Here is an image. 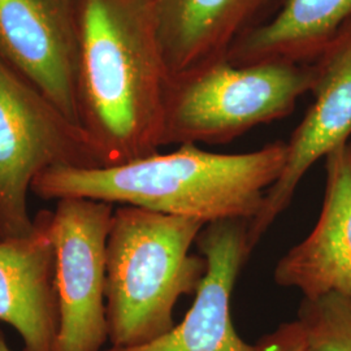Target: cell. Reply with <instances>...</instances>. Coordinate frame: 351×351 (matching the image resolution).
Returning a JSON list of instances; mask_svg holds the SVG:
<instances>
[{
  "mask_svg": "<svg viewBox=\"0 0 351 351\" xmlns=\"http://www.w3.org/2000/svg\"><path fill=\"white\" fill-rule=\"evenodd\" d=\"M0 351H12L7 343V339L4 337V333L1 330V328H0Z\"/></svg>",
  "mask_w": 351,
  "mask_h": 351,
  "instance_id": "obj_16",
  "label": "cell"
},
{
  "mask_svg": "<svg viewBox=\"0 0 351 351\" xmlns=\"http://www.w3.org/2000/svg\"><path fill=\"white\" fill-rule=\"evenodd\" d=\"M256 343L261 351H307L304 330L298 320L280 324Z\"/></svg>",
  "mask_w": 351,
  "mask_h": 351,
  "instance_id": "obj_15",
  "label": "cell"
},
{
  "mask_svg": "<svg viewBox=\"0 0 351 351\" xmlns=\"http://www.w3.org/2000/svg\"><path fill=\"white\" fill-rule=\"evenodd\" d=\"M269 0H151L171 78L228 58Z\"/></svg>",
  "mask_w": 351,
  "mask_h": 351,
  "instance_id": "obj_12",
  "label": "cell"
},
{
  "mask_svg": "<svg viewBox=\"0 0 351 351\" xmlns=\"http://www.w3.org/2000/svg\"><path fill=\"white\" fill-rule=\"evenodd\" d=\"M204 221L134 206L114 208L106 251L110 348L159 339L175 326L176 303L195 294L207 272L191 254Z\"/></svg>",
  "mask_w": 351,
  "mask_h": 351,
  "instance_id": "obj_3",
  "label": "cell"
},
{
  "mask_svg": "<svg viewBox=\"0 0 351 351\" xmlns=\"http://www.w3.org/2000/svg\"><path fill=\"white\" fill-rule=\"evenodd\" d=\"M297 320L307 351H351V294L303 298Z\"/></svg>",
  "mask_w": 351,
  "mask_h": 351,
  "instance_id": "obj_14",
  "label": "cell"
},
{
  "mask_svg": "<svg viewBox=\"0 0 351 351\" xmlns=\"http://www.w3.org/2000/svg\"><path fill=\"white\" fill-rule=\"evenodd\" d=\"M58 165L103 167L86 133L0 56V239L32 232V185Z\"/></svg>",
  "mask_w": 351,
  "mask_h": 351,
  "instance_id": "obj_5",
  "label": "cell"
},
{
  "mask_svg": "<svg viewBox=\"0 0 351 351\" xmlns=\"http://www.w3.org/2000/svg\"><path fill=\"white\" fill-rule=\"evenodd\" d=\"M322 211L313 230L278 261V287L300 290L303 298L351 294V142L326 158Z\"/></svg>",
  "mask_w": 351,
  "mask_h": 351,
  "instance_id": "obj_10",
  "label": "cell"
},
{
  "mask_svg": "<svg viewBox=\"0 0 351 351\" xmlns=\"http://www.w3.org/2000/svg\"><path fill=\"white\" fill-rule=\"evenodd\" d=\"M351 19V0H285L268 21L243 34L228 53L234 65L310 64Z\"/></svg>",
  "mask_w": 351,
  "mask_h": 351,
  "instance_id": "obj_13",
  "label": "cell"
},
{
  "mask_svg": "<svg viewBox=\"0 0 351 351\" xmlns=\"http://www.w3.org/2000/svg\"><path fill=\"white\" fill-rule=\"evenodd\" d=\"M78 116L103 167L163 146L171 75L151 0H77Z\"/></svg>",
  "mask_w": 351,
  "mask_h": 351,
  "instance_id": "obj_1",
  "label": "cell"
},
{
  "mask_svg": "<svg viewBox=\"0 0 351 351\" xmlns=\"http://www.w3.org/2000/svg\"><path fill=\"white\" fill-rule=\"evenodd\" d=\"M112 203L88 198L56 202L51 217L58 351H101L108 341L106 251Z\"/></svg>",
  "mask_w": 351,
  "mask_h": 351,
  "instance_id": "obj_6",
  "label": "cell"
},
{
  "mask_svg": "<svg viewBox=\"0 0 351 351\" xmlns=\"http://www.w3.org/2000/svg\"><path fill=\"white\" fill-rule=\"evenodd\" d=\"M0 56L81 128L77 0H0Z\"/></svg>",
  "mask_w": 351,
  "mask_h": 351,
  "instance_id": "obj_8",
  "label": "cell"
},
{
  "mask_svg": "<svg viewBox=\"0 0 351 351\" xmlns=\"http://www.w3.org/2000/svg\"><path fill=\"white\" fill-rule=\"evenodd\" d=\"M51 217L52 211L42 210L33 217L29 234L0 239V323L19 333L24 351H58Z\"/></svg>",
  "mask_w": 351,
  "mask_h": 351,
  "instance_id": "obj_11",
  "label": "cell"
},
{
  "mask_svg": "<svg viewBox=\"0 0 351 351\" xmlns=\"http://www.w3.org/2000/svg\"><path fill=\"white\" fill-rule=\"evenodd\" d=\"M207 272L184 320L159 339L136 348L101 351H261L239 337L232 320V295L250 258L249 220L210 223L197 239Z\"/></svg>",
  "mask_w": 351,
  "mask_h": 351,
  "instance_id": "obj_9",
  "label": "cell"
},
{
  "mask_svg": "<svg viewBox=\"0 0 351 351\" xmlns=\"http://www.w3.org/2000/svg\"><path fill=\"white\" fill-rule=\"evenodd\" d=\"M313 82L311 63L234 65L228 59L171 78L163 146L232 142L289 116Z\"/></svg>",
  "mask_w": 351,
  "mask_h": 351,
  "instance_id": "obj_4",
  "label": "cell"
},
{
  "mask_svg": "<svg viewBox=\"0 0 351 351\" xmlns=\"http://www.w3.org/2000/svg\"><path fill=\"white\" fill-rule=\"evenodd\" d=\"M314 101L291 133L282 173L249 221L251 250L293 201L310 168L351 136V19L313 62Z\"/></svg>",
  "mask_w": 351,
  "mask_h": 351,
  "instance_id": "obj_7",
  "label": "cell"
},
{
  "mask_svg": "<svg viewBox=\"0 0 351 351\" xmlns=\"http://www.w3.org/2000/svg\"><path fill=\"white\" fill-rule=\"evenodd\" d=\"M288 158L287 142L259 150L219 154L181 145L128 163L82 168L58 165L34 180L32 191L45 201L88 198L155 213L194 217L206 224L252 220Z\"/></svg>",
  "mask_w": 351,
  "mask_h": 351,
  "instance_id": "obj_2",
  "label": "cell"
}]
</instances>
